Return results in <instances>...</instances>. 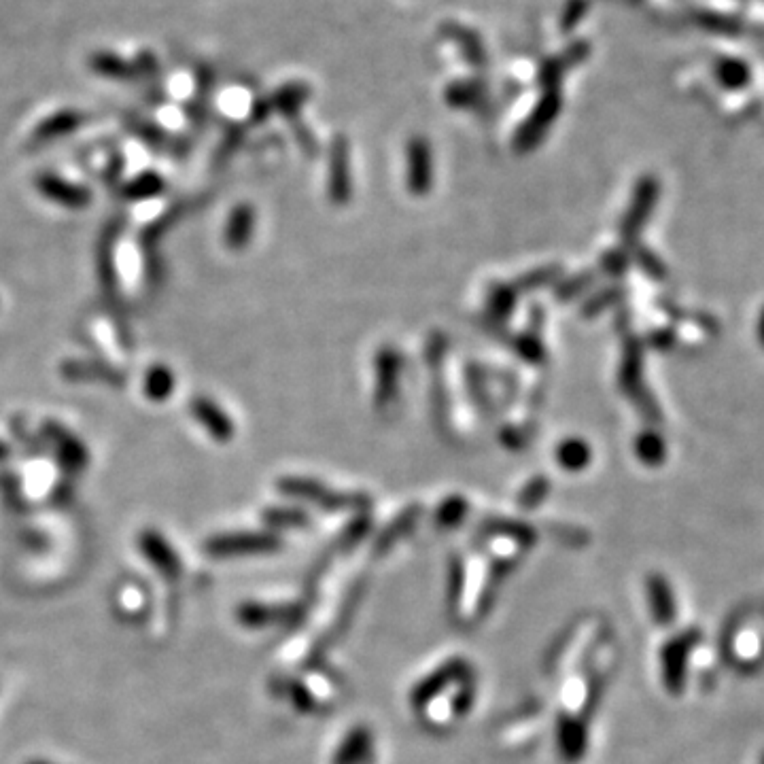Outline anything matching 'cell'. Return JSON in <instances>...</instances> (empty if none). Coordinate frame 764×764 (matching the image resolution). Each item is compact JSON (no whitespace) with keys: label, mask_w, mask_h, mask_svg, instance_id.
Listing matches in <instances>:
<instances>
[{"label":"cell","mask_w":764,"mask_h":764,"mask_svg":"<svg viewBox=\"0 0 764 764\" xmlns=\"http://www.w3.org/2000/svg\"><path fill=\"white\" fill-rule=\"evenodd\" d=\"M590 281H593V279H590V276H580V279L576 276V279H569L563 287H559L561 289L559 291V298H563V300L573 298V295L580 293L584 287H588Z\"/></svg>","instance_id":"obj_26"},{"label":"cell","mask_w":764,"mask_h":764,"mask_svg":"<svg viewBox=\"0 0 764 764\" xmlns=\"http://www.w3.org/2000/svg\"><path fill=\"white\" fill-rule=\"evenodd\" d=\"M516 295H518V289L512 285H495L491 291H489V300H486V306H489V315L497 321V323H503L514 310V304H516Z\"/></svg>","instance_id":"obj_19"},{"label":"cell","mask_w":764,"mask_h":764,"mask_svg":"<svg viewBox=\"0 0 764 764\" xmlns=\"http://www.w3.org/2000/svg\"><path fill=\"white\" fill-rule=\"evenodd\" d=\"M253 232H255V211H253V206H249V204L236 206L234 211H232V215H230V219H228V225H225V232H223L225 245H228L234 251L245 249L249 242H251Z\"/></svg>","instance_id":"obj_13"},{"label":"cell","mask_w":764,"mask_h":764,"mask_svg":"<svg viewBox=\"0 0 764 764\" xmlns=\"http://www.w3.org/2000/svg\"><path fill=\"white\" fill-rule=\"evenodd\" d=\"M90 71L98 77L104 79H113V81H136V71L130 60L121 58L119 54L111 49H98L90 56L88 60Z\"/></svg>","instance_id":"obj_12"},{"label":"cell","mask_w":764,"mask_h":764,"mask_svg":"<svg viewBox=\"0 0 764 764\" xmlns=\"http://www.w3.org/2000/svg\"><path fill=\"white\" fill-rule=\"evenodd\" d=\"M563 109V96L559 90H544L542 98L537 100L531 115L523 121V126L516 130L514 149L518 153H529L540 145L548 130L554 126L559 113Z\"/></svg>","instance_id":"obj_1"},{"label":"cell","mask_w":764,"mask_h":764,"mask_svg":"<svg viewBox=\"0 0 764 764\" xmlns=\"http://www.w3.org/2000/svg\"><path fill=\"white\" fill-rule=\"evenodd\" d=\"M172 389H175V376L164 366H155L147 372L145 378V393L153 402H164L166 397L172 395Z\"/></svg>","instance_id":"obj_20"},{"label":"cell","mask_w":764,"mask_h":764,"mask_svg":"<svg viewBox=\"0 0 764 764\" xmlns=\"http://www.w3.org/2000/svg\"><path fill=\"white\" fill-rule=\"evenodd\" d=\"M444 98L453 109H476L486 98V83L482 79L453 81L446 88Z\"/></svg>","instance_id":"obj_14"},{"label":"cell","mask_w":764,"mask_h":764,"mask_svg":"<svg viewBox=\"0 0 764 764\" xmlns=\"http://www.w3.org/2000/svg\"><path fill=\"white\" fill-rule=\"evenodd\" d=\"M272 540L264 535H223L208 544V550L215 554H230V552H245V550H264L270 548Z\"/></svg>","instance_id":"obj_17"},{"label":"cell","mask_w":764,"mask_h":764,"mask_svg":"<svg viewBox=\"0 0 764 764\" xmlns=\"http://www.w3.org/2000/svg\"><path fill=\"white\" fill-rule=\"evenodd\" d=\"M7 455H9L7 446H5V444H0V461H5V459H7Z\"/></svg>","instance_id":"obj_27"},{"label":"cell","mask_w":764,"mask_h":764,"mask_svg":"<svg viewBox=\"0 0 764 764\" xmlns=\"http://www.w3.org/2000/svg\"><path fill=\"white\" fill-rule=\"evenodd\" d=\"M406 164H408V189L414 196L429 194L433 183V155L427 138L414 136L406 147Z\"/></svg>","instance_id":"obj_4"},{"label":"cell","mask_w":764,"mask_h":764,"mask_svg":"<svg viewBox=\"0 0 764 764\" xmlns=\"http://www.w3.org/2000/svg\"><path fill=\"white\" fill-rule=\"evenodd\" d=\"M132 66H134V71H136V81H145L149 85H160L162 66H160L158 56H155L151 49L136 51V56L132 60Z\"/></svg>","instance_id":"obj_22"},{"label":"cell","mask_w":764,"mask_h":764,"mask_svg":"<svg viewBox=\"0 0 764 764\" xmlns=\"http://www.w3.org/2000/svg\"><path fill=\"white\" fill-rule=\"evenodd\" d=\"M760 764H764V754H762V756H760Z\"/></svg>","instance_id":"obj_28"},{"label":"cell","mask_w":764,"mask_h":764,"mask_svg":"<svg viewBox=\"0 0 764 764\" xmlns=\"http://www.w3.org/2000/svg\"><path fill=\"white\" fill-rule=\"evenodd\" d=\"M310 96V88L304 83H287L283 85V88L276 90L268 102H270V109L272 113H281L289 119H293L295 115L300 113V109L304 107V102L308 100Z\"/></svg>","instance_id":"obj_16"},{"label":"cell","mask_w":764,"mask_h":764,"mask_svg":"<svg viewBox=\"0 0 764 764\" xmlns=\"http://www.w3.org/2000/svg\"><path fill=\"white\" fill-rule=\"evenodd\" d=\"M162 187H164V183L158 175H153V172H145V175H141L126 185V196L128 198H149V196L160 194Z\"/></svg>","instance_id":"obj_25"},{"label":"cell","mask_w":764,"mask_h":764,"mask_svg":"<svg viewBox=\"0 0 764 764\" xmlns=\"http://www.w3.org/2000/svg\"><path fill=\"white\" fill-rule=\"evenodd\" d=\"M648 593H650V607L652 616L658 624H669L675 618V599L673 590L665 576H652L648 580Z\"/></svg>","instance_id":"obj_15"},{"label":"cell","mask_w":764,"mask_h":764,"mask_svg":"<svg viewBox=\"0 0 764 764\" xmlns=\"http://www.w3.org/2000/svg\"><path fill=\"white\" fill-rule=\"evenodd\" d=\"M37 189L47 200L56 202L64 208H85L92 200L90 189H85V187L75 185V183H68L56 175H39L37 177Z\"/></svg>","instance_id":"obj_6"},{"label":"cell","mask_w":764,"mask_h":764,"mask_svg":"<svg viewBox=\"0 0 764 764\" xmlns=\"http://www.w3.org/2000/svg\"><path fill=\"white\" fill-rule=\"evenodd\" d=\"M191 412L198 419V423L211 433V436L217 442H230L234 438V425L230 421V416L225 414L213 399L208 397H198L191 404Z\"/></svg>","instance_id":"obj_10"},{"label":"cell","mask_w":764,"mask_h":764,"mask_svg":"<svg viewBox=\"0 0 764 764\" xmlns=\"http://www.w3.org/2000/svg\"><path fill=\"white\" fill-rule=\"evenodd\" d=\"M557 461L569 472L584 470V467L590 463V446L584 440L569 438L559 444Z\"/></svg>","instance_id":"obj_18"},{"label":"cell","mask_w":764,"mask_h":764,"mask_svg":"<svg viewBox=\"0 0 764 764\" xmlns=\"http://www.w3.org/2000/svg\"><path fill=\"white\" fill-rule=\"evenodd\" d=\"M701 641V631L699 629H688L686 633L673 637L667 641L663 652H661V661H663V680L669 692L677 694L684 690L686 684V671H688V656Z\"/></svg>","instance_id":"obj_2"},{"label":"cell","mask_w":764,"mask_h":764,"mask_svg":"<svg viewBox=\"0 0 764 764\" xmlns=\"http://www.w3.org/2000/svg\"><path fill=\"white\" fill-rule=\"evenodd\" d=\"M329 196L336 204H344L351 196V175H349V143L338 136L332 145V160H329Z\"/></svg>","instance_id":"obj_7"},{"label":"cell","mask_w":764,"mask_h":764,"mask_svg":"<svg viewBox=\"0 0 764 764\" xmlns=\"http://www.w3.org/2000/svg\"><path fill=\"white\" fill-rule=\"evenodd\" d=\"M143 550L147 552V557L151 559V563L160 565L166 571H175L177 569L175 552L168 548V544L162 540L158 533H145L143 535Z\"/></svg>","instance_id":"obj_21"},{"label":"cell","mask_w":764,"mask_h":764,"mask_svg":"<svg viewBox=\"0 0 764 764\" xmlns=\"http://www.w3.org/2000/svg\"><path fill=\"white\" fill-rule=\"evenodd\" d=\"M85 124V115L75 109H66L58 111L54 115H49L43 119L37 126V130L32 132V143L34 145H49L54 141H60V138L73 134Z\"/></svg>","instance_id":"obj_9"},{"label":"cell","mask_w":764,"mask_h":764,"mask_svg":"<svg viewBox=\"0 0 764 764\" xmlns=\"http://www.w3.org/2000/svg\"><path fill=\"white\" fill-rule=\"evenodd\" d=\"M402 370V357L395 349H382L376 355V408L385 410L397 395V380Z\"/></svg>","instance_id":"obj_5"},{"label":"cell","mask_w":764,"mask_h":764,"mask_svg":"<svg viewBox=\"0 0 764 764\" xmlns=\"http://www.w3.org/2000/svg\"><path fill=\"white\" fill-rule=\"evenodd\" d=\"M442 34H444V39L457 45V49L461 51V56L467 64L482 68V66H486V62H489L484 41L480 39V34L476 30L467 28L463 24H457V22H446L442 26Z\"/></svg>","instance_id":"obj_8"},{"label":"cell","mask_w":764,"mask_h":764,"mask_svg":"<svg viewBox=\"0 0 764 764\" xmlns=\"http://www.w3.org/2000/svg\"><path fill=\"white\" fill-rule=\"evenodd\" d=\"M590 56V43L588 41H573L567 45L565 51L559 56H552L542 62L540 73H537V81H540L542 90H559L565 75L571 68L580 66Z\"/></svg>","instance_id":"obj_3"},{"label":"cell","mask_w":764,"mask_h":764,"mask_svg":"<svg viewBox=\"0 0 764 764\" xmlns=\"http://www.w3.org/2000/svg\"><path fill=\"white\" fill-rule=\"evenodd\" d=\"M126 126L138 136L143 138V141L151 147H162L166 143V134L160 126L151 124V121H145L141 117H132V119H126Z\"/></svg>","instance_id":"obj_24"},{"label":"cell","mask_w":764,"mask_h":764,"mask_svg":"<svg viewBox=\"0 0 764 764\" xmlns=\"http://www.w3.org/2000/svg\"><path fill=\"white\" fill-rule=\"evenodd\" d=\"M45 433L49 440L56 444L60 461L68 467V470H83L88 465V448H85L73 433H68L64 427L58 423H47Z\"/></svg>","instance_id":"obj_11"},{"label":"cell","mask_w":764,"mask_h":764,"mask_svg":"<svg viewBox=\"0 0 764 764\" xmlns=\"http://www.w3.org/2000/svg\"><path fill=\"white\" fill-rule=\"evenodd\" d=\"M588 9H590V0H567L565 7H563V11H561L559 28H561L565 34L573 32V30H576V28L582 24V20L586 17Z\"/></svg>","instance_id":"obj_23"}]
</instances>
